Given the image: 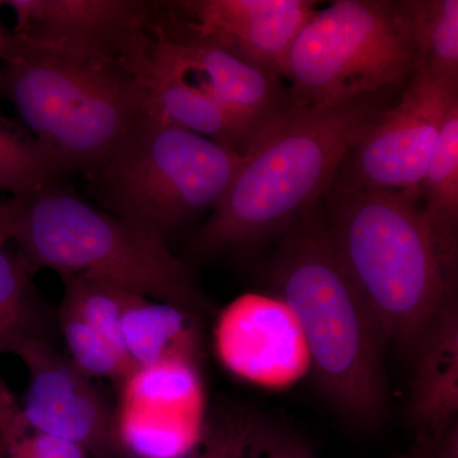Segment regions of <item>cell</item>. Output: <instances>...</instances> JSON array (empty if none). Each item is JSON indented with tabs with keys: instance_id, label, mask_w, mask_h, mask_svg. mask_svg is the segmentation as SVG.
<instances>
[{
	"instance_id": "1",
	"label": "cell",
	"mask_w": 458,
	"mask_h": 458,
	"mask_svg": "<svg viewBox=\"0 0 458 458\" xmlns=\"http://www.w3.org/2000/svg\"><path fill=\"white\" fill-rule=\"evenodd\" d=\"M5 32L0 89L64 176L93 170L150 117L137 38Z\"/></svg>"
},
{
	"instance_id": "2",
	"label": "cell",
	"mask_w": 458,
	"mask_h": 458,
	"mask_svg": "<svg viewBox=\"0 0 458 458\" xmlns=\"http://www.w3.org/2000/svg\"><path fill=\"white\" fill-rule=\"evenodd\" d=\"M393 90L301 108L256 144L192 238L201 256L242 254L280 237L325 199L344 159L391 107Z\"/></svg>"
},
{
	"instance_id": "3",
	"label": "cell",
	"mask_w": 458,
	"mask_h": 458,
	"mask_svg": "<svg viewBox=\"0 0 458 458\" xmlns=\"http://www.w3.org/2000/svg\"><path fill=\"white\" fill-rule=\"evenodd\" d=\"M267 278L293 318L328 400L360 427L382 424L385 342L337 258L318 204L280 236Z\"/></svg>"
},
{
	"instance_id": "4",
	"label": "cell",
	"mask_w": 458,
	"mask_h": 458,
	"mask_svg": "<svg viewBox=\"0 0 458 458\" xmlns=\"http://www.w3.org/2000/svg\"><path fill=\"white\" fill-rule=\"evenodd\" d=\"M328 236L385 344L412 352L457 297L417 195L335 179L325 197Z\"/></svg>"
},
{
	"instance_id": "5",
	"label": "cell",
	"mask_w": 458,
	"mask_h": 458,
	"mask_svg": "<svg viewBox=\"0 0 458 458\" xmlns=\"http://www.w3.org/2000/svg\"><path fill=\"white\" fill-rule=\"evenodd\" d=\"M11 241L32 271L101 280L195 318L209 311L194 271L167 241L89 203L63 179L29 197Z\"/></svg>"
},
{
	"instance_id": "6",
	"label": "cell",
	"mask_w": 458,
	"mask_h": 458,
	"mask_svg": "<svg viewBox=\"0 0 458 458\" xmlns=\"http://www.w3.org/2000/svg\"><path fill=\"white\" fill-rule=\"evenodd\" d=\"M242 161L216 141L149 119L86 179L98 207L167 241L212 212Z\"/></svg>"
},
{
	"instance_id": "7",
	"label": "cell",
	"mask_w": 458,
	"mask_h": 458,
	"mask_svg": "<svg viewBox=\"0 0 458 458\" xmlns=\"http://www.w3.org/2000/svg\"><path fill=\"white\" fill-rule=\"evenodd\" d=\"M418 62L406 0H337L303 27L286 60L298 108L405 87Z\"/></svg>"
},
{
	"instance_id": "8",
	"label": "cell",
	"mask_w": 458,
	"mask_h": 458,
	"mask_svg": "<svg viewBox=\"0 0 458 458\" xmlns=\"http://www.w3.org/2000/svg\"><path fill=\"white\" fill-rule=\"evenodd\" d=\"M316 4L310 0L153 2L148 29L225 51L284 80L289 53L315 16Z\"/></svg>"
},
{
	"instance_id": "9",
	"label": "cell",
	"mask_w": 458,
	"mask_h": 458,
	"mask_svg": "<svg viewBox=\"0 0 458 458\" xmlns=\"http://www.w3.org/2000/svg\"><path fill=\"white\" fill-rule=\"evenodd\" d=\"M458 104V82L415 66L399 101L367 132L340 167L337 179L361 188L417 195L434 144Z\"/></svg>"
},
{
	"instance_id": "10",
	"label": "cell",
	"mask_w": 458,
	"mask_h": 458,
	"mask_svg": "<svg viewBox=\"0 0 458 458\" xmlns=\"http://www.w3.org/2000/svg\"><path fill=\"white\" fill-rule=\"evenodd\" d=\"M144 49L150 62L216 99L245 132L251 149L301 110L283 78L225 51L164 38L148 27Z\"/></svg>"
},
{
	"instance_id": "11",
	"label": "cell",
	"mask_w": 458,
	"mask_h": 458,
	"mask_svg": "<svg viewBox=\"0 0 458 458\" xmlns=\"http://www.w3.org/2000/svg\"><path fill=\"white\" fill-rule=\"evenodd\" d=\"M200 405L191 361L140 367L123 381L117 432L137 458H186L200 442Z\"/></svg>"
},
{
	"instance_id": "12",
	"label": "cell",
	"mask_w": 458,
	"mask_h": 458,
	"mask_svg": "<svg viewBox=\"0 0 458 458\" xmlns=\"http://www.w3.org/2000/svg\"><path fill=\"white\" fill-rule=\"evenodd\" d=\"M5 352L18 355L29 370L22 423L83 447L104 438L108 427L105 403L73 363L33 333L12 339Z\"/></svg>"
},
{
	"instance_id": "13",
	"label": "cell",
	"mask_w": 458,
	"mask_h": 458,
	"mask_svg": "<svg viewBox=\"0 0 458 458\" xmlns=\"http://www.w3.org/2000/svg\"><path fill=\"white\" fill-rule=\"evenodd\" d=\"M409 415L417 439L438 445L458 423V303L445 304L412 352Z\"/></svg>"
},
{
	"instance_id": "14",
	"label": "cell",
	"mask_w": 458,
	"mask_h": 458,
	"mask_svg": "<svg viewBox=\"0 0 458 458\" xmlns=\"http://www.w3.org/2000/svg\"><path fill=\"white\" fill-rule=\"evenodd\" d=\"M14 31L75 36L125 44L143 31L152 16L144 0H8Z\"/></svg>"
},
{
	"instance_id": "15",
	"label": "cell",
	"mask_w": 458,
	"mask_h": 458,
	"mask_svg": "<svg viewBox=\"0 0 458 458\" xmlns=\"http://www.w3.org/2000/svg\"><path fill=\"white\" fill-rule=\"evenodd\" d=\"M430 233L439 254L457 273L458 255V104L445 117L418 188Z\"/></svg>"
},
{
	"instance_id": "16",
	"label": "cell",
	"mask_w": 458,
	"mask_h": 458,
	"mask_svg": "<svg viewBox=\"0 0 458 458\" xmlns=\"http://www.w3.org/2000/svg\"><path fill=\"white\" fill-rule=\"evenodd\" d=\"M194 316L172 304L144 300L123 319V340L138 367L190 360L194 352ZM191 361V360H190Z\"/></svg>"
},
{
	"instance_id": "17",
	"label": "cell",
	"mask_w": 458,
	"mask_h": 458,
	"mask_svg": "<svg viewBox=\"0 0 458 458\" xmlns=\"http://www.w3.org/2000/svg\"><path fill=\"white\" fill-rule=\"evenodd\" d=\"M415 44L417 66L441 80L458 82L457 0H406Z\"/></svg>"
},
{
	"instance_id": "18",
	"label": "cell",
	"mask_w": 458,
	"mask_h": 458,
	"mask_svg": "<svg viewBox=\"0 0 458 458\" xmlns=\"http://www.w3.org/2000/svg\"><path fill=\"white\" fill-rule=\"evenodd\" d=\"M60 278L64 285L60 311L82 319L117 349L128 354L123 340V319L129 310L146 298L78 274H60Z\"/></svg>"
},
{
	"instance_id": "19",
	"label": "cell",
	"mask_w": 458,
	"mask_h": 458,
	"mask_svg": "<svg viewBox=\"0 0 458 458\" xmlns=\"http://www.w3.org/2000/svg\"><path fill=\"white\" fill-rule=\"evenodd\" d=\"M64 177L38 141L0 123V191L31 197Z\"/></svg>"
},
{
	"instance_id": "20",
	"label": "cell",
	"mask_w": 458,
	"mask_h": 458,
	"mask_svg": "<svg viewBox=\"0 0 458 458\" xmlns=\"http://www.w3.org/2000/svg\"><path fill=\"white\" fill-rule=\"evenodd\" d=\"M60 322L73 364L83 375L125 381L140 369L126 352L117 349L82 319L60 311Z\"/></svg>"
},
{
	"instance_id": "21",
	"label": "cell",
	"mask_w": 458,
	"mask_h": 458,
	"mask_svg": "<svg viewBox=\"0 0 458 458\" xmlns=\"http://www.w3.org/2000/svg\"><path fill=\"white\" fill-rule=\"evenodd\" d=\"M31 267L22 256L7 245L0 247V345L7 348L12 339L30 331Z\"/></svg>"
},
{
	"instance_id": "22",
	"label": "cell",
	"mask_w": 458,
	"mask_h": 458,
	"mask_svg": "<svg viewBox=\"0 0 458 458\" xmlns=\"http://www.w3.org/2000/svg\"><path fill=\"white\" fill-rule=\"evenodd\" d=\"M262 428L247 415L229 417L210 429L201 447L186 458H249Z\"/></svg>"
},
{
	"instance_id": "23",
	"label": "cell",
	"mask_w": 458,
	"mask_h": 458,
	"mask_svg": "<svg viewBox=\"0 0 458 458\" xmlns=\"http://www.w3.org/2000/svg\"><path fill=\"white\" fill-rule=\"evenodd\" d=\"M249 458H312L309 447L297 437L264 426Z\"/></svg>"
},
{
	"instance_id": "24",
	"label": "cell",
	"mask_w": 458,
	"mask_h": 458,
	"mask_svg": "<svg viewBox=\"0 0 458 458\" xmlns=\"http://www.w3.org/2000/svg\"><path fill=\"white\" fill-rule=\"evenodd\" d=\"M29 442L35 458H86L82 445L60 437L38 432Z\"/></svg>"
},
{
	"instance_id": "25",
	"label": "cell",
	"mask_w": 458,
	"mask_h": 458,
	"mask_svg": "<svg viewBox=\"0 0 458 458\" xmlns=\"http://www.w3.org/2000/svg\"><path fill=\"white\" fill-rule=\"evenodd\" d=\"M29 197L0 199V247L7 245L13 236L18 219L25 210Z\"/></svg>"
},
{
	"instance_id": "26",
	"label": "cell",
	"mask_w": 458,
	"mask_h": 458,
	"mask_svg": "<svg viewBox=\"0 0 458 458\" xmlns=\"http://www.w3.org/2000/svg\"><path fill=\"white\" fill-rule=\"evenodd\" d=\"M394 458H439L438 452H437V445L433 443L423 441V439H417L415 445L410 450L403 452Z\"/></svg>"
},
{
	"instance_id": "27",
	"label": "cell",
	"mask_w": 458,
	"mask_h": 458,
	"mask_svg": "<svg viewBox=\"0 0 458 458\" xmlns=\"http://www.w3.org/2000/svg\"><path fill=\"white\" fill-rule=\"evenodd\" d=\"M11 441V458H35L33 457L31 447H30L29 438L17 441L14 437H8Z\"/></svg>"
},
{
	"instance_id": "28",
	"label": "cell",
	"mask_w": 458,
	"mask_h": 458,
	"mask_svg": "<svg viewBox=\"0 0 458 458\" xmlns=\"http://www.w3.org/2000/svg\"><path fill=\"white\" fill-rule=\"evenodd\" d=\"M4 352L3 346L0 345V354ZM12 417L11 403H9L7 394H3L2 387H0V429L4 427L9 419Z\"/></svg>"
},
{
	"instance_id": "29",
	"label": "cell",
	"mask_w": 458,
	"mask_h": 458,
	"mask_svg": "<svg viewBox=\"0 0 458 458\" xmlns=\"http://www.w3.org/2000/svg\"><path fill=\"white\" fill-rule=\"evenodd\" d=\"M0 96H2V89H0Z\"/></svg>"
}]
</instances>
